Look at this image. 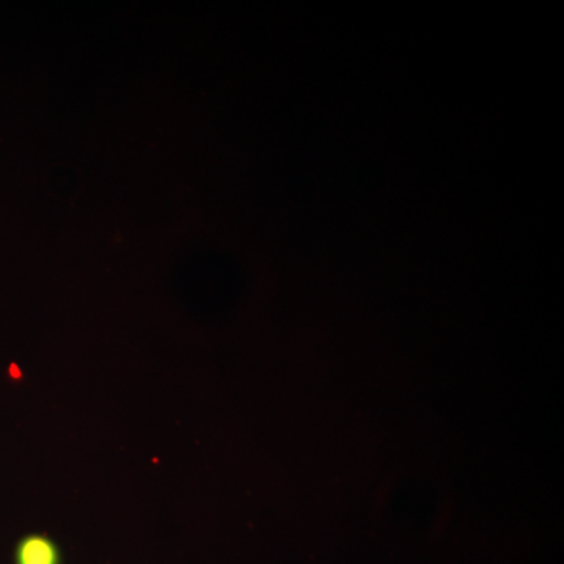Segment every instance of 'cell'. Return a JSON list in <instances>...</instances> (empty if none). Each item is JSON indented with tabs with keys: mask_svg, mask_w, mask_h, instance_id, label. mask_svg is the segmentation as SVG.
I'll list each match as a JSON object with an SVG mask.
<instances>
[{
	"mask_svg": "<svg viewBox=\"0 0 564 564\" xmlns=\"http://www.w3.org/2000/svg\"><path fill=\"white\" fill-rule=\"evenodd\" d=\"M14 564H62L61 549L47 534H25L14 549Z\"/></svg>",
	"mask_w": 564,
	"mask_h": 564,
	"instance_id": "obj_1",
	"label": "cell"
}]
</instances>
